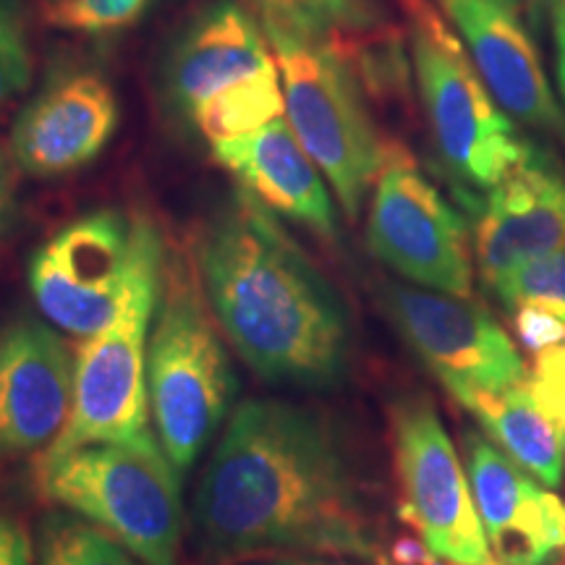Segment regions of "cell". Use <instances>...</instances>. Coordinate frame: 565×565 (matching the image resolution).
Instances as JSON below:
<instances>
[{"label": "cell", "instance_id": "cell-17", "mask_svg": "<svg viewBox=\"0 0 565 565\" xmlns=\"http://www.w3.org/2000/svg\"><path fill=\"white\" fill-rule=\"evenodd\" d=\"M437 6L500 108L534 129L561 131L563 113L521 17V0H437Z\"/></svg>", "mask_w": 565, "mask_h": 565}, {"label": "cell", "instance_id": "cell-11", "mask_svg": "<svg viewBox=\"0 0 565 565\" xmlns=\"http://www.w3.org/2000/svg\"><path fill=\"white\" fill-rule=\"evenodd\" d=\"M398 513L429 553L458 565H498L479 521L466 466L435 406L404 398L393 408Z\"/></svg>", "mask_w": 565, "mask_h": 565}, {"label": "cell", "instance_id": "cell-10", "mask_svg": "<svg viewBox=\"0 0 565 565\" xmlns=\"http://www.w3.org/2000/svg\"><path fill=\"white\" fill-rule=\"evenodd\" d=\"M366 244L401 278L427 291L471 296L475 259L463 217L401 145H387L374 181Z\"/></svg>", "mask_w": 565, "mask_h": 565}, {"label": "cell", "instance_id": "cell-26", "mask_svg": "<svg viewBox=\"0 0 565 565\" xmlns=\"http://www.w3.org/2000/svg\"><path fill=\"white\" fill-rule=\"evenodd\" d=\"M34 550L24 521L0 505V565H34Z\"/></svg>", "mask_w": 565, "mask_h": 565}, {"label": "cell", "instance_id": "cell-12", "mask_svg": "<svg viewBox=\"0 0 565 565\" xmlns=\"http://www.w3.org/2000/svg\"><path fill=\"white\" fill-rule=\"evenodd\" d=\"M383 303L398 333L448 393H500L529 380L519 345L471 296L387 282Z\"/></svg>", "mask_w": 565, "mask_h": 565}, {"label": "cell", "instance_id": "cell-20", "mask_svg": "<svg viewBox=\"0 0 565 565\" xmlns=\"http://www.w3.org/2000/svg\"><path fill=\"white\" fill-rule=\"evenodd\" d=\"M257 13H275L349 55L359 74H374L380 53L395 51L391 13L383 0H244Z\"/></svg>", "mask_w": 565, "mask_h": 565}, {"label": "cell", "instance_id": "cell-6", "mask_svg": "<svg viewBox=\"0 0 565 565\" xmlns=\"http://www.w3.org/2000/svg\"><path fill=\"white\" fill-rule=\"evenodd\" d=\"M45 500L108 532L145 565H179L181 475L160 440L87 445L38 466Z\"/></svg>", "mask_w": 565, "mask_h": 565}, {"label": "cell", "instance_id": "cell-27", "mask_svg": "<svg viewBox=\"0 0 565 565\" xmlns=\"http://www.w3.org/2000/svg\"><path fill=\"white\" fill-rule=\"evenodd\" d=\"M385 565H458V563L443 561V557L429 553L419 536H401V540H395V545H391V550H387Z\"/></svg>", "mask_w": 565, "mask_h": 565}, {"label": "cell", "instance_id": "cell-33", "mask_svg": "<svg viewBox=\"0 0 565 565\" xmlns=\"http://www.w3.org/2000/svg\"><path fill=\"white\" fill-rule=\"evenodd\" d=\"M532 3H536V6H547V9H550V6H553V0H532Z\"/></svg>", "mask_w": 565, "mask_h": 565}, {"label": "cell", "instance_id": "cell-8", "mask_svg": "<svg viewBox=\"0 0 565 565\" xmlns=\"http://www.w3.org/2000/svg\"><path fill=\"white\" fill-rule=\"evenodd\" d=\"M162 270L166 265L147 273L131 288L110 328L79 343L68 424L58 440L38 456V466L58 461L87 445H147L158 440L147 391V345Z\"/></svg>", "mask_w": 565, "mask_h": 565}, {"label": "cell", "instance_id": "cell-9", "mask_svg": "<svg viewBox=\"0 0 565 565\" xmlns=\"http://www.w3.org/2000/svg\"><path fill=\"white\" fill-rule=\"evenodd\" d=\"M412 58L443 162L469 186L490 192L532 147L515 134L508 113L445 21L414 24Z\"/></svg>", "mask_w": 565, "mask_h": 565}, {"label": "cell", "instance_id": "cell-4", "mask_svg": "<svg viewBox=\"0 0 565 565\" xmlns=\"http://www.w3.org/2000/svg\"><path fill=\"white\" fill-rule=\"evenodd\" d=\"M252 13L278 63L288 126L345 215L356 221L387 150L366 105L359 68L338 47L296 30L286 19Z\"/></svg>", "mask_w": 565, "mask_h": 565}, {"label": "cell", "instance_id": "cell-22", "mask_svg": "<svg viewBox=\"0 0 565 565\" xmlns=\"http://www.w3.org/2000/svg\"><path fill=\"white\" fill-rule=\"evenodd\" d=\"M492 291L508 312L515 307H540L565 322V246L519 267Z\"/></svg>", "mask_w": 565, "mask_h": 565}, {"label": "cell", "instance_id": "cell-25", "mask_svg": "<svg viewBox=\"0 0 565 565\" xmlns=\"http://www.w3.org/2000/svg\"><path fill=\"white\" fill-rule=\"evenodd\" d=\"M513 328L529 356H540L565 343V322L561 317L545 312L540 307H515L511 309Z\"/></svg>", "mask_w": 565, "mask_h": 565}, {"label": "cell", "instance_id": "cell-32", "mask_svg": "<svg viewBox=\"0 0 565 565\" xmlns=\"http://www.w3.org/2000/svg\"><path fill=\"white\" fill-rule=\"evenodd\" d=\"M542 412L550 422H553L557 437H561V445H563V456H565V401H553V404H545L540 406Z\"/></svg>", "mask_w": 565, "mask_h": 565}, {"label": "cell", "instance_id": "cell-29", "mask_svg": "<svg viewBox=\"0 0 565 565\" xmlns=\"http://www.w3.org/2000/svg\"><path fill=\"white\" fill-rule=\"evenodd\" d=\"M550 17H553L555 74H557V89H561V97H563V121H565V0H553V6H550Z\"/></svg>", "mask_w": 565, "mask_h": 565}, {"label": "cell", "instance_id": "cell-18", "mask_svg": "<svg viewBox=\"0 0 565 565\" xmlns=\"http://www.w3.org/2000/svg\"><path fill=\"white\" fill-rule=\"evenodd\" d=\"M212 158L259 207L322 238H335L338 221L328 181L296 139L286 116L263 129L210 145Z\"/></svg>", "mask_w": 565, "mask_h": 565}, {"label": "cell", "instance_id": "cell-1", "mask_svg": "<svg viewBox=\"0 0 565 565\" xmlns=\"http://www.w3.org/2000/svg\"><path fill=\"white\" fill-rule=\"evenodd\" d=\"M192 526L200 553L223 565L275 553L387 563L341 437L291 401L233 408L196 484Z\"/></svg>", "mask_w": 565, "mask_h": 565}, {"label": "cell", "instance_id": "cell-15", "mask_svg": "<svg viewBox=\"0 0 565 565\" xmlns=\"http://www.w3.org/2000/svg\"><path fill=\"white\" fill-rule=\"evenodd\" d=\"M463 466L498 565H555L565 553L563 500L477 433L463 435Z\"/></svg>", "mask_w": 565, "mask_h": 565}, {"label": "cell", "instance_id": "cell-5", "mask_svg": "<svg viewBox=\"0 0 565 565\" xmlns=\"http://www.w3.org/2000/svg\"><path fill=\"white\" fill-rule=\"evenodd\" d=\"M166 259V242L150 217L103 207L47 238L32 254L26 282L45 322L87 341L110 328L131 288Z\"/></svg>", "mask_w": 565, "mask_h": 565}, {"label": "cell", "instance_id": "cell-3", "mask_svg": "<svg viewBox=\"0 0 565 565\" xmlns=\"http://www.w3.org/2000/svg\"><path fill=\"white\" fill-rule=\"evenodd\" d=\"M204 301L194 259L168 252L147 345L154 435L183 475L228 419L236 377Z\"/></svg>", "mask_w": 565, "mask_h": 565}, {"label": "cell", "instance_id": "cell-21", "mask_svg": "<svg viewBox=\"0 0 565 565\" xmlns=\"http://www.w3.org/2000/svg\"><path fill=\"white\" fill-rule=\"evenodd\" d=\"M40 565H139L108 532L82 515L55 508L38 524Z\"/></svg>", "mask_w": 565, "mask_h": 565}, {"label": "cell", "instance_id": "cell-13", "mask_svg": "<svg viewBox=\"0 0 565 565\" xmlns=\"http://www.w3.org/2000/svg\"><path fill=\"white\" fill-rule=\"evenodd\" d=\"M118 129V97L97 68L53 71L19 110L11 154L32 179H58L89 166Z\"/></svg>", "mask_w": 565, "mask_h": 565}, {"label": "cell", "instance_id": "cell-7", "mask_svg": "<svg viewBox=\"0 0 565 565\" xmlns=\"http://www.w3.org/2000/svg\"><path fill=\"white\" fill-rule=\"evenodd\" d=\"M168 89L210 145L286 116L270 42L236 0H217L189 24L168 63Z\"/></svg>", "mask_w": 565, "mask_h": 565}, {"label": "cell", "instance_id": "cell-30", "mask_svg": "<svg viewBox=\"0 0 565 565\" xmlns=\"http://www.w3.org/2000/svg\"><path fill=\"white\" fill-rule=\"evenodd\" d=\"M225 565H351V561H338V557H320V555H291V553H275V555H254L242 557ZM362 565V563H359Z\"/></svg>", "mask_w": 565, "mask_h": 565}, {"label": "cell", "instance_id": "cell-19", "mask_svg": "<svg viewBox=\"0 0 565 565\" xmlns=\"http://www.w3.org/2000/svg\"><path fill=\"white\" fill-rule=\"evenodd\" d=\"M526 383L500 393L454 391L450 395L466 412L477 416L490 440L505 456L524 466L529 475L545 487H557L563 479L561 437L545 412L536 406Z\"/></svg>", "mask_w": 565, "mask_h": 565}, {"label": "cell", "instance_id": "cell-24", "mask_svg": "<svg viewBox=\"0 0 565 565\" xmlns=\"http://www.w3.org/2000/svg\"><path fill=\"white\" fill-rule=\"evenodd\" d=\"M32 45L19 0H0V113L32 84Z\"/></svg>", "mask_w": 565, "mask_h": 565}, {"label": "cell", "instance_id": "cell-16", "mask_svg": "<svg viewBox=\"0 0 565 565\" xmlns=\"http://www.w3.org/2000/svg\"><path fill=\"white\" fill-rule=\"evenodd\" d=\"M565 246V179L547 154H529L484 196L475 263L487 286Z\"/></svg>", "mask_w": 565, "mask_h": 565}, {"label": "cell", "instance_id": "cell-34", "mask_svg": "<svg viewBox=\"0 0 565 565\" xmlns=\"http://www.w3.org/2000/svg\"><path fill=\"white\" fill-rule=\"evenodd\" d=\"M555 565H561V563H555Z\"/></svg>", "mask_w": 565, "mask_h": 565}, {"label": "cell", "instance_id": "cell-23", "mask_svg": "<svg viewBox=\"0 0 565 565\" xmlns=\"http://www.w3.org/2000/svg\"><path fill=\"white\" fill-rule=\"evenodd\" d=\"M40 17L55 30L103 34L129 26L150 0H34Z\"/></svg>", "mask_w": 565, "mask_h": 565}, {"label": "cell", "instance_id": "cell-2", "mask_svg": "<svg viewBox=\"0 0 565 565\" xmlns=\"http://www.w3.org/2000/svg\"><path fill=\"white\" fill-rule=\"evenodd\" d=\"M194 267L212 320L265 383H341L351 349L343 303L252 196L236 194L212 215L196 242Z\"/></svg>", "mask_w": 565, "mask_h": 565}, {"label": "cell", "instance_id": "cell-31", "mask_svg": "<svg viewBox=\"0 0 565 565\" xmlns=\"http://www.w3.org/2000/svg\"><path fill=\"white\" fill-rule=\"evenodd\" d=\"M398 3L406 11V17L412 19V24H435V21H443L429 0H398Z\"/></svg>", "mask_w": 565, "mask_h": 565}, {"label": "cell", "instance_id": "cell-14", "mask_svg": "<svg viewBox=\"0 0 565 565\" xmlns=\"http://www.w3.org/2000/svg\"><path fill=\"white\" fill-rule=\"evenodd\" d=\"M76 359L51 322L0 324V458L45 454L74 406Z\"/></svg>", "mask_w": 565, "mask_h": 565}, {"label": "cell", "instance_id": "cell-28", "mask_svg": "<svg viewBox=\"0 0 565 565\" xmlns=\"http://www.w3.org/2000/svg\"><path fill=\"white\" fill-rule=\"evenodd\" d=\"M13 215H17V175H13L11 160L0 150V242L11 231Z\"/></svg>", "mask_w": 565, "mask_h": 565}]
</instances>
